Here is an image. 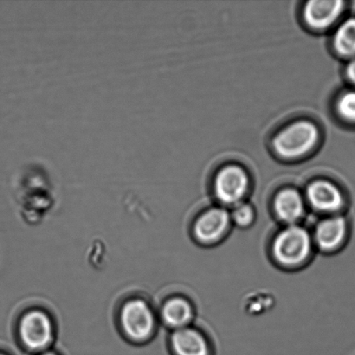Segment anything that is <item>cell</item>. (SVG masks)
<instances>
[{
    "label": "cell",
    "mask_w": 355,
    "mask_h": 355,
    "mask_svg": "<svg viewBox=\"0 0 355 355\" xmlns=\"http://www.w3.org/2000/svg\"><path fill=\"white\" fill-rule=\"evenodd\" d=\"M319 138L318 128L307 121H297L284 128L275 138V150L282 157L294 159L307 154Z\"/></svg>",
    "instance_id": "obj_1"
},
{
    "label": "cell",
    "mask_w": 355,
    "mask_h": 355,
    "mask_svg": "<svg viewBox=\"0 0 355 355\" xmlns=\"http://www.w3.org/2000/svg\"><path fill=\"white\" fill-rule=\"evenodd\" d=\"M311 249V235L297 225H290L282 231L273 243L275 259L286 266H295L304 262Z\"/></svg>",
    "instance_id": "obj_2"
},
{
    "label": "cell",
    "mask_w": 355,
    "mask_h": 355,
    "mask_svg": "<svg viewBox=\"0 0 355 355\" xmlns=\"http://www.w3.org/2000/svg\"><path fill=\"white\" fill-rule=\"evenodd\" d=\"M249 178L241 168L230 166L218 173L215 180V193L225 205L240 204L248 190Z\"/></svg>",
    "instance_id": "obj_3"
},
{
    "label": "cell",
    "mask_w": 355,
    "mask_h": 355,
    "mask_svg": "<svg viewBox=\"0 0 355 355\" xmlns=\"http://www.w3.org/2000/svg\"><path fill=\"white\" fill-rule=\"evenodd\" d=\"M121 318L125 332L132 339H147L154 329V315L144 301L128 302L121 311Z\"/></svg>",
    "instance_id": "obj_4"
},
{
    "label": "cell",
    "mask_w": 355,
    "mask_h": 355,
    "mask_svg": "<svg viewBox=\"0 0 355 355\" xmlns=\"http://www.w3.org/2000/svg\"><path fill=\"white\" fill-rule=\"evenodd\" d=\"M20 336L28 347L40 350L51 343L52 326L50 319L44 313L33 311L24 315L20 324Z\"/></svg>",
    "instance_id": "obj_5"
},
{
    "label": "cell",
    "mask_w": 355,
    "mask_h": 355,
    "mask_svg": "<svg viewBox=\"0 0 355 355\" xmlns=\"http://www.w3.org/2000/svg\"><path fill=\"white\" fill-rule=\"evenodd\" d=\"M231 222V214L225 209H211L198 218L194 226L195 236L202 243H215L227 231Z\"/></svg>",
    "instance_id": "obj_6"
},
{
    "label": "cell",
    "mask_w": 355,
    "mask_h": 355,
    "mask_svg": "<svg viewBox=\"0 0 355 355\" xmlns=\"http://www.w3.org/2000/svg\"><path fill=\"white\" fill-rule=\"evenodd\" d=\"M307 198L313 208L322 212L338 211L344 202L338 187L326 180H318L309 184Z\"/></svg>",
    "instance_id": "obj_7"
},
{
    "label": "cell",
    "mask_w": 355,
    "mask_h": 355,
    "mask_svg": "<svg viewBox=\"0 0 355 355\" xmlns=\"http://www.w3.org/2000/svg\"><path fill=\"white\" fill-rule=\"evenodd\" d=\"M344 9L339 0H313L304 8L306 22L314 29H325L336 22Z\"/></svg>",
    "instance_id": "obj_8"
},
{
    "label": "cell",
    "mask_w": 355,
    "mask_h": 355,
    "mask_svg": "<svg viewBox=\"0 0 355 355\" xmlns=\"http://www.w3.org/2000/svg\"><path fill=\"white\" fill-rule=\"evenodd\" d=\"M347 225L345 218L335 216L324 219L316 226L315 242L324 252L338 248L346 238Z\"/></svg>",
    "instance_id": "obj_9"
},
{
    "label": "cell",
    "mask_w": 355,
    "mask_h": 355,
    "mask_svg": "<svg viewBox=\"0 0 355 355\" xmlns=\"http://www.w3.org/2000/svg\"><path fill=\"white\" fill-rule=\"evenodd\" d=\"M275 211L282 221L293 225L304 214V198L298 191L286 189L280 191L274 203Z\"/></svg>",
    "instance_id": "obj_10"
},
{
    "label": "cell",
    "mask_w": 355,
    "mask_h": 355,
    "mask_svg": "<svg viewBox=\"0 0 355 355\" xmlns=\"http://www.w3.org/2000/svg\"><path fill=\"white\" fill-rule=\"evenodd\" d=\"M172 344L177 355H210L207 340L196 330L178 329L173 336Z\"/></svg>",
    "instance_id": "obj_11"
},
{
    "label": "cell",
    "mask_w": 355,
    "mask_h": 355,
    "mask_svg": "<svg viewBox=\"0 0 355 355\" xmlns=\"http://www.w3.org/2000/svg\"><path fill=\"white\" fill-rule=\"evenodd\" d=\"M193 311L189 304L184 299L175 298L168 301L162 309V318L168 324L178 329L184 328L191 321Z\"/></svg>",
    "instance_id": "obj_12"
},
{
    "label": "cell",
    "mask_w": 355,
    "mask_h": 355,
    "mask_svg": "<svg viewBox=\"0 0 355 355\" xmlns=\"http://www.w3.org/2000/svg\"><path fill=\"white\" fill-rule=\"evenodd\" d=\"M334 46L343 57L355 58V17L346 19L334 36Z\"/></svg>",
    "instance_id": "obj_13"
},
{
    "label": "cell",
    "mask_w": 355,
    "mask_h": 355,
    "mask_svg": "<svg viewBox=\"0 0 355 355\" xmlns=\"http://www.w3.org/2000/svg\"><path fill=\"white\" fill-rule=\"evenodd\" d=\"M337 110L343 120L355 123V90L343 93L337 102Z\"/></svg>",
    "instance_id": "obj_14"
},
{
    "label": "cell",
    "mask_w": 355,
    "mask_h": 355,
    "mask_svg": "<svg viewBox=\"0 0 355 355\" xmlns=\"http://www.w3.org/2000/svg\"><path fill=\"white\" fill-rule=\"evenodd\" d=\"M232 221L240 227H246L252 224L254 219L253 209L250 205L243 203L236 205L231 214Z\"/></svg>",
    "instance_id": "obj_15"
},
{
    "label": "cell",
    "mask_w": 355,
    "mask_h": 355,
    "mask_svg": "<svg viewBox=\"0 0 355 355\" xmlns=\"http://www.w3.org/2000/svg\"><path fill=\"white\" fill-rule=\"evenodd\" d=\"M346 74L349 81L355 85V58H351L350 62L347 64Z\"/></svg>",
    "instance_id": "obj_16"
},
{
    "label": "cell",
    "mask_w": 355,
    "mask_h": 355,
    "mask_svg": "<svg viewBox=\"0 0 355 355\" xmlns=\"http://www.w3.org/2000/svg\"><path fill=\"white\" fill-rule=\"evenodd\" d=\"M43 355H55V354H52V353H46V354H44Z\"/></svg>",
    "instance_id": "obj_17"
},
{
    "label": "cell",
    "mask_w": 355,
    "mask_h": 355,
    "mask_svg": "<svg viewBox=\"0 0 355 355\" xmlns=\"http://www.w3.org/2000/svg\"><path fill=\"white\" fill-rule=\"evenodd\" d=\"M0 355H3V354H0Z\"/></svg>",
    "instance_id": "obj_18"
}]
</instances>
